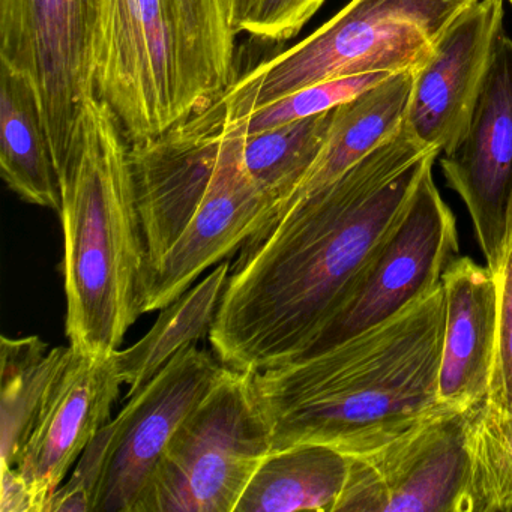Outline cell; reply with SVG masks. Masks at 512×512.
<instances>
[{"label":"cell","instance_id":"22","mask_svg":"<svg viewBox=\"0 0 512 512\" xmlns=\"http://www.w3.org/2000/svg\"><path fill=\"white\" fill-rule=\"evenodd\" d=\"M463 512H512V413L473 407Z\"/></svg>","mask_w":512,"mask_h":512},{"label":"cell","instance_id":"16","mask_svg":"<svg viewBox=\"0 0 512 512\" xmlns=\"http://www.w3.org/2000/svg\"><path fill=\"white\" fill-rule=\"evenodd\" d=\"M413 74L400 73L335 109L325 145L295 193L272 212L265 224L290 206L334 182L403 128L413 88Z\"/></svg>","mask_w":512,"mask_h":512},{"label":"cell","instance_id":"28","mask_svg":"<svg viewBox=\"0 0 512 512\" xmlns=\"http://www.w3.org/2000/svg\"><path fill=\"white\" fill-rule=\"evenodd\" d=\"M506 2H509V4H511L512 7V0H506Z\"/></svg>","mask_w":512,"mask_h":512},{"label":"cell","instance_id":"21","mask_svg":"<svg viewBox=\"0 0 512 512\" xmlns=\"http://www.w3.org/2000/svg\"><path fill=\"white\" fill-rule=\"evenodd\" d=\"M335 109L272 130L241 133L245 169L274 203L272 212L292 197L310 172L325 145Z\"/></svg>","mask_w":512,"mask_h":512},{"label":"cell","instance_id":"9","mask_svg":"<svg viewBox=\"0 0 512 512\" xmlns=\"http://www.w3.org/2000/svg\"><path fill=\"white\" fill-rule=\"evenodd\" d=\"M473 407H448L388 445L349 455L335 512H463Z\"/></svg>","mask_w":512,"mask_h":512},{"label":"cell","instance_id":"11","mask_svg":"<svg viewBox=\"0 0 512 512\" xmlns=\"http://www.w3.org/2000/svg\"><path fill=\"white\" fill-rule=\"evenodd\" d=\"M466 205L476 241L499 272L512 238V38L500 35L466 136L440 158Z\"/></svg>","mask_w":512,"mask_h":512},{"label":"cell","instance_id":"17","mask_svg":"<svg viewBox=\"0 0 512 512\" xmlns=\"http://www.w3.org/2000/svg\"><path fill=\"white\" fill-rule=\"evenodd\" d=\"M350 457L322 443L274 449L242 493L235 512H335Z\"/></svg>","mask_w":512,"mask_h":512},{"label":"cell","instance_id":"3","mask_svg":"<svg viewBox=\"0 0 512 512\" xmlns=\"http://www.w3.org/2000/svg\"><path fill=\"white\" fill-rule=\"evenodd\" d=\"M130 143L98 97L83 107L68 163L58 173L64 230L65 332L73 349L107 356L142 316L145 244Z\"/></svg>","mask_w":512,"mask_h":512},{"label":"cell","instance_id":"6","mask_svg":"<svg viewBox=\"0 0 512 512\" xmlns=\"http://www.w3.org/2000/svg\"><path fill=\"white\" fill-rule=\"evenodd\" d=\"M271 451L251 373L227 368L176 431L139 512H235Z\"/></svg>","mask_w":512,"mask_h":512},{"label":"cell","instance_id":"13","mask_svg":"<svg viewBox=\"0 0 512 512\" xmlns=\"http://www.w3.org/2000/svg\"><path fill=\"white\" fill-rule=\"evenodd\" d=\"M505 0H478L440 38L413 74L404 130L448 154L466 136L503 29Z\"/></svg>","mask_w":512,"mask_h":512},{"label":"cell","instance_id":"27","mask_svg":"<svg viewBox=\"0 0 512 512\" xmlns=\"http://www.w3.org/2000/svg\"><path fill=\"white\" fill-rule=\"evenodd\" d=\"M247 2H248V0H238V14H239V11H241L242 8H244L245 5H247ZM238 14H236V17H238Z\"/></svg>","mask_w":512,"mask_h":512},{"label":"cell","instance_id":"7","mask_svg":"<svg viewBox=\"0 0 512 512\" xmlns=\"http://www.w3.org/2000/svg\"><path fill=\"white\" fill-rule=\"evenodd\" d=\"M100 0H0V65L37 94L56 172L68 163L95 91Z\"/></svg>","mask_w":512,"mask_h":512},{"label":"cell","instance_id":"26","mask_svg":"<svg viewBox=\"0 0 512 512\" xmlns=\"http://www.w3.org/2000/svg\"><path fill=\"white\" fill-rule=\"evenodd\" d=\"M0 476H2L0 511L38 512L34 494H32L31 488L26 484L16 466L0 464Z\"/></svg>","mask_w":512,"mask_h":512},{"label":"cell","instance_id":"12","mask_svg":"<svg viewBox=\"0 0 512 512\" xmlns=\"http://www.w3.org/2000/svg\"><path fill=\"white\" fill-rule=\"evenodd\" d=\"M227 112V110H226ZM230 139L214 185L202 208L169 253L146 272L140 313L163 310L259 232L274 203L253 181L242 160V134L230 124Z\"/></svg>","mask_w":512,"mask_h":512},{"label":"cell","instance_id":"5","mask_svg":"<svg viewBox=\"0 0 512 512\" xmlns=\"http://www.w3.org/2000/svg\"><path fill=\"white\" fill-rule=\"evenodd\" d=\"M475 2L352 0L307 40L236 79L220 101L230 118H238L326 80L416 73Z\"/></svg>","mask_w":512,"mask_h":512},{"label":"cell","instance_id":"2","mask_svg":"<svg viewBox=\"0 0 512 512\" xmlns=\"http://www.w3.org/2000/svg\"><path fill=\"white\" fill-rule=\"evenodd\" d=\"M443 334L440 286L320 355L251 373L272 451L322 443L347 455L368 454L448 409L439 400Z\"/></svg>","mask_w":512,"mask_h":512},{"label":"cell","instance_id":"15","mask_svg":"<svg viewBox=\"0 0 512 512\" xmlns=\"http://www.w3.org/2000/svg\"><path fill=\"white\" fill-rule=\"evenodd\" d=\"M445 334L439 368L440 403L469 409L487 400L496 349L499 274L458 257L442 280Z\"/></svg>","mask_w":512,"mask_h":512},{"label":"cell","instance_id":"8","mask_svg":"<svg viewBox=\"0 0 512 512\" xmlns=\"http://www.w3.org/2000/svg\"><path fill=\"white\" fill-rule=\"evenodd\" d=\"M458 257L457 220L434 182L433 169L427 170L343 304L292 361L313 358L394 319L439 289Z\"/></svg>","mask_w":512,"mask_h":512},{"label":"cell","instance_id":"24","mask_svg":"<svg viewBox=\"0 0 512 512\" xmlns=\"http://www.w3.org/2000/svg\"><path fill=\"white\" fill-rule=\"evenodd\" d=\"M325 0H248L236 17V32L265 43H286L299 34Z\"/></svg>","mask_w":512,"mask_h":512},{"label":"cell","instance_id":"1","mask_svg":"<svg viewBox=\"0 0 512 512\" xmlns=\"http://www.w3.org/2000/svg\"><path fill=\"white\" fill-rule=\"evenodd\" d=\"M440 157L404 127L241 248L209 332L227 368L295 359L346 299Z\"/></svg>","mask_w":512,"mask_h":512},{"label":"cell","instance_id":"23","mask_svg":"<svg viewBox=\"0 0 512 512\" xmlns=\"http://www.w3.org/2000/svg\"><path fill=\"white\" fill-rule=\"evenodd\" d=\"M391 76L394 74L376 73L326 80V82L316 83V85L292 92L274 103L266 104L260 109L247 113V115L238 116V118L229 116L230 124L242 134L272 130L281 125L292 124L301 119L331 112L335 107L353 100L362 92L379 85Z\"/></svg>","mask_w":512,"mask_h":512},{"label":"cell","instance_id":"20","mask_svg":"<svg viewBox=\"0 0 512 512\" xmlns=\"http://www.w3.org/2000/svg\"><path fill=\"white\" fill-rule=\"evenodd\" d=\"M0 349V464L16 466L71 346L50 349L32 335L2 337Z\"/></svg>","mask_w":512,"mask_h":512},{"label":"cell","instance_id":"19","mask_svg":"<svg viewBox=\"0 0 512 512\" xmlns=\"http://www.w3.org/2000/svg\"><path fill=\"white\" fill-rule=\"evenodd\" d=\"M230 263H218L199 284L161 310L145 337L113 352L116 370L128 385V398L142 391L179 352L209 337L229 280Z\"/></svg>","mask_w":512,"mask_h":512},{"label":"cell","instance_id":"4","mask_svg":"<svg viewBox=\"0 0 512 512\" xmlns=\"http://www.w3.org/2000/svg\"><path fill=\"white\" fill-rule=\"evenodd\" d=\"M238 0H100L95 91L130 146L208 110L238 79Z\"/></svg>","mask_w":512,"mask_h":512},{"label":"cell","instance_id":"10","mask_svg":"<svg viewBox=\"0 0 512 512\" xmlns=\"http://www.w3.org/2000/svg\"><path fill=\"white\" fill-rule=\"evenodd\" d=\"M217 356L191 344L103 427L106 469L95 512H139L167 446L226 373Z\"/></svg>","mask_w":512,"mask_h":512},{"label":"cell","instance_id":"14","mask_svg":"<svg viewBox=\"0 0 512 512\" xmlns=\"http://www.w3.org/2000/svg\"><path fill=\"white\" fill-rule=\"evenodd\" d=\"M121 385L113 353L98 356L71 347L16 463L38 512H47L73 464L110 422Z\"/></svg>","mask_w":512,"mask_h":512},{"label":"cell","instance_id":"18","mask_svg":"<svg viewBox=\"0 0 512 512\" xmlns=\"http://www.w3.org/2000/svg\"><path fill=\"white\" fill-rule=\"evenodd\" d=\"M0 172L25 202L61 209V187L37 94L26 77L0 65Z\"/></svg>","mask_w":512,"mask_h":512},{"label":"cell","instance_id":"25","mask_svg":"<svg viewBox=\"0 0 512 512\" xmlns=\"http://www.w3.org/2000/svg\"><path fill=\"white\" fill-rule=\"evenodd\" d=\"M499 316L496 349L487 403L503 413H512V238L505 262L499 269Z\"/></svg>","mask_w":512,"mask_h":512}]
</instances>
